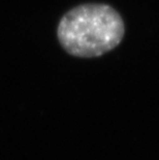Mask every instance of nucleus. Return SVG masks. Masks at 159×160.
<instances>
[{"instance_id": "obj_1", "label": "nucleus", "mask_w": 159, "mask_h": 160, "mask_svg": "<svg viewBox=\"0 0 159 160\" xmlns=\"http://www.w3.org/2000/svg\"><path fill=\"white\" fill-rule=\"evenodd\" d=\"M125 34L122 17L104 3H85L64 15L57 28L62 48L74 57H100L120 45Z\"/></svg>"}]
</instances>
